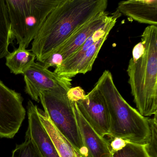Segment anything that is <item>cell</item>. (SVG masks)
<instances>
[{
  "instance_id": "277c9868",
  "label": "cell",
  "mask_w": 157,
  "mask_h": 157,
  "mask_svg": "<svg viewBox=\"0 0 157 157\" xmlns=\"http://www.w3.org/2000/svg\"><path fill=\"white\" fill-rule=\"evenodd\" d=\"M62 0H5L11 40L26 48L50 13Z\"/></svg>"
},
{
  "instance_id": "7402d4cb",
  "label": "cell",
  "mask_w": 157,
  "mask_h": 157,
  "mask_svg": "<svg viewBox=\"0 0 157 157\" xmlns=\"http://www.w3.org/2000/svg\"><path fill=\"white\" fill-rule=\"evenodd\" d=\"M144 51V47L143 44L141 42H140L138 44H137L133 48V53H132V58L133 59H136L140 57Z\"/></svg>"
},
{
  "instance_id": "e0dca14e",
  "label": "cell",
  "mask_w": 157,
  "mask_h": 157,
  "mask_svg": "<svg viewBox=\"0 0 157 157\" xmlns=\"http://www.w3.org/2000/svg\"><path fill=\"white\" fill-rule=\"evenodd\" d=\"M11 157H44L31 140L25 138L21 144L16 145Z\"/></svg>"
},
{
  "instance_id": "6da1fadb",
  "label": "cell",
  "mask_w": 157,
  "mask_h": 157,
  "mask_svg": "<svg viewBox=\"0 0 157 157\" xmlns=\"http://www.w3.org/2000/svg\"><path fill=\"white\" fill-rule=\"evenodd\" d=\"M107 0H62L50 13L30 51L42 63L80 27L106 11Z\"/></svg>"
},
{
  "instance_id": "3957f363",
  "label": "cell",
  "mask_w": 157,
  "mask_h": 157,
  "mask_svg": "<svg viewBox=\"0 0 157 157\" xmlns=\"http://www.w3.org/2000/svg\"><path fill=\"white\" fill-rule=\"evenodd\" d=\"M105 101L110 117L109 136L146 145L150 135L148 118L130 106L117 88L112 73L105 70L94 85Z\"/></svg>"
},
{
  "instance_id": "44dd1931",
  "label": "cell",
  "mask_w": 157,
  "mask_h": 157,
  "mask_svg": "<svg viewBox=\"0 0 157 157\" xmlns=\"http://www.w3.org/2000/svg\"><path fill=\"white\" fill-rule=\"evenodd\" d=\"M128 142H129L127 140L121 138L114 137L112 138L111 143H110V147L112 153L122 149L125 147Z\"/></svg>"
},
{
  "instance_id": "2e32d148",
  "label": "cell",
  "mask_w": 157,
  "mask_h": 157,
  "mask_svg": "<svg viewBox=\"0 0 157 157\" xmlns=\"http://www.w3.org/2000/svg\"><path fill=\"white\" fill-rule=\"evenodd\" d=\"M10 23L5 0H0V59L6 57L10 53L11 40Z\"/></svg>"
},
{
  "instance_id": "52a82bcc",
  "label": "cell",
  "mask_w": 157,
  "mask_h": 157,
  "mask_svg": "<svg viewBox=\"0 0 157 157\" xmlns=\"http://www.w3.org/2000/svg\"><path fill=\"white\" fill-rule=\"evenodd\" d=\"M23 75L25 93L37 102L40 101L39 94L42 91L60 90L68 91L71 88V79L58 76L40 62H34Z\"/></svg>"
},
{
  "instance_id": "30bf717a",
  "label": "cell",
  "mask_w": 157,
  "mask_h": 157,
  "mask_svg": "<svg viewBox=\"0 0 157 157\" xmlns=\"http://www.w3.org/2000/svg\"><path fill=\"white\" fill-rule=\"evenodd\" d=\"M37 106L31 101L27 103L28 126L25 138L31 140L44 157H59L48 133L42 125L37 113Z\"/></svg>"
},
{
  "instance_id": "ffe728a7",
  "label": "cell",
  "mask_w": 157,
  "mask_h": 157,
  "mask_svg": "<svg viewBox=\"0 0 157 157\" xmlns=\"http://www.w3.org/2000/svg\"><path fill=\"white\" fill-rule=\"evenodd\" d=\"M86 94L84 90L80 87H72L67 93V96L69 100L73 102H77L85 97Z\"/></svg>"
},
{
  "instance_id": "7a4b0ae2",
  "label": "cell",
  "mask_w": 157,
  "mask_h": 157,
  "mask_svg": "<svg viewBox=\"0 0 157 157\" xmlns=\"http://www.w3.org/2000/svg\"><path fill=\"white\" fill-rule=\"evenodd\" d=\"M141 42L143 53L137 59H130L127 71L134 102L146 117L157 113V26H147Z\"/></svg>"
},
{
  "instance_id": "4fadbf2b",
  "label": "cell",
  "mask_w": 157,
  "mask_h": 157,
  "mask_svg": "<svg viewBox=\"0 0 157 157\" xmlns=\"http://www.w3.org/2000/svg\"><path fill=\"white\" fill-rule=\"evenodd\" d=\"M117 10L140 23L157 26V0L120 2Z\"/></svg>"
},
{
  "instance_id": "9c48e42d",
  "label": "cell",
  "mask_w": 157,
  "mask_h": 157,
  "mask_svg": "<svg viewBox=\"0 0 157 157\" xmlns=\"http://www.w3.org/2000/svg\"><path fill=\"white\" fill-rule=\"evenodd\" d=\"M109 34L107 33L103 36L80 56L70 57L63 61L60 65L55 68L54 72L60 77L71 79L78 74H85L91 71Z\"/></svg>"
},
{
  "instance_id": "ba28073f",
  "label": "cell",
  "mask_w": 157,
  "mask_h": 157,
  "mask_svg": "<svg viewBox=\"0 0 157 157\" xmlns=\"http://www.w3.org/2000/svg\"><path fill=\"white\" fill-rule=\"evenodd\" d=\"M76 103L82 115L99 135L109 136L110 122L108 109L95 86L83 99Z\"/></svg>"
},
{
  "instance_id": "8fae6325",
  "label": "cell",
  "mask_w": 157,
  "mask_h": 157,
  "mask_svg": "<svg viewBox=\"0 0 157 157\" xmlns=\"http://www.w3.org/2000/svg\"><path fill=\"white\" fill-rule=\"evenodd\" d=\"M72 102L82 144L88 152L89 157H113L110 142L92 128L82 115L76 103Z\"/></svg>"
},
{
  "instance_id": "8992f818",
  "label": "cell",
  "mask_w": 157,
  "mask_h": 157,
  "mask_svg": "<svg viewBox=\"0 0 157 157\" xmlns=\"http://www.w3.org/2000/svg\"><path fill=\"white\" fill-rule=\"evenodd\" d=\"M23 100L0 80V137L13 138L19 131L26 115Z\"/></svg>"
},
{
  "instance_id": "ac0fdd59",
  "label": "cell",
  "mask_w": 157,
  "mask_h": 157,
  "mask_svg": "<svg viewBox=\"0 0 157 157\" xmlns=\"http://www.w3.org/2000/svg\"><path fill=\"white\" fill-rule=\"evenodd\" d=\"M112 157H149L144 145L128 142L125 147L113 153Z\"/></svg>"
},
{
  "instance_id": "5bb4252c",
  "label": "cell",
  "mask_w": 157,
  "mask_h": 157,
  "mask_svg": "<svg viewBox=\"0 0 157 157\" xmlns=\"http://www.w3.org/2000/svg\"><path fill=\"white\" fill-rule=\"evenodd\" d=\"M38 117L51 138L59 157H82L79 152L66 139L54 125L44 111L37 107Z\"/></svg>"
},
{
  "instance_id": "9a60e30c",
  "label": "cell",
  "mask_w": 157,
  "mask_h": 157,
  "mask_svg": "<svg viewBox=\"0 0 157 157\" xmlns=\"http://www.w3.org/2000/svg\"><path fill=\"white\" fill-rule=\"evenodd\" d=\"M5 57L6 66L15 75H23L36 59L34 53L21 46L10 52Z\"/></svg>"
},
{
  "instance_id": "d6986e66",
  "label": "cell",
  "mask_w": 157,
  "mask_h": 157,
  "mask_svg": "<svg viewBox=\"0 0 157 157\" xmlns=\"http://www.w3.org/2000/svg\"><path fill=\"white\" fill-rule=\"evenodd\" d=\"M157 113L154 114V117L148 118L150 135L145 148L149 157H157Z\"/></svg>"
},
{
  "instance_id": "7c38bea8",
  "label": "cell",
  "mask_w": 157,
  "mask_h": 157,
  "mask_svg": "<svg viewBox=\"0 0 157 157\" xmlns=\"http://www.w3.org/2000/svg\"><path fill=\"white\" fill-rule=\"evenodd\" d=\"M109 17V13L106 11L97 15L80 27L54 53L59 54L63 61L66 60L78 51L94 32L103 26Z\"/></svg>"
},
{
  "instance_id": "5b68a950",
  "label": "cell",
  "mask_w": 157,
  "mask_h": 157,
  "mask_svg": "<svg viewBox=\"0 0 157 157\" xmlns=\"http://www.w3.org/2000/svg\"><path fill=\"white\" fill-rule=\"evenodd\" d=\"M64 90H44L39 100L46 114L66 139L79 152L82 157H89L82 144L73 110V102Z\"/></svg>"
}]
</instances>
